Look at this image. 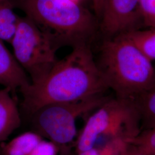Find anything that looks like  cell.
<instances>
[{"label":"cell","mask_w":155,"mask_h":155,"mask_svg":"<svg viewBox=\"0 0 155 155\" xmlns=\"http://www.w3.org/2000/svg\"><path fill=\"white\" fill-rule=\"evenodd\" d=\"M100 67L88 43L72 47V51L43 77L20 89L25 110L33 114L54 104L77 102L101 95L108 90Z\"/></svg>","instance_id":"cell-1"},{"label":"cell","mask_w":155,"mask_h":155,"mask_svg":"<svg viewBox=\"0 0 155 155\" xmlns=\"http://www.w3.org/2000/svg\"><path fill=\"white\" fill-rule=\"evenodd\" d=\"M98 64L117 98L133 100L155 83L152 61L125 35L105 39Z\"/></svg>","instance_id":"cell-2"},{"label":"cell","mask_w":155,"mask_h":155,"mask_svg":"<svg viewBox=\"0 0 155 155\" xmlns=\"http://www.w3.org/2000/svg\"><path fill=\"white\" fill-rule=\"evenodd\" d=\"M20 6L61 47L88 43L97 28V17L68 0H20Z\"/></svg>","instance_id":"cell-3"},{"label":"cell","mask_w":155,"mask_h":155,"mask_svg":"<svg viewBox=\"0 0 155 155\" xmlns=\"http://www.w3.org/2000/svg\"><path fill=\"white\" fill-rule=\"evenodd\" d=\"M140 131V117L134 101L109 97L87 120L76 141V152L94 148L102 136L127 143Z\"/></svg>","instance_id":"cell-4"},{"label":"cell","mask_w":155,"mask_h":155,"mask_svg":"<svg viewBox=\"0 0 155 155\" xmlns=\"http://www.w3.org/2000/svg\"><path fill=\"white\" fill-rule=\"evenodd\" d=\"M13 55L33 82L50 71L58 61L61 46L50 34L28 18L20 17L11 41Z\"/></svg>","instance_id":"cell-5"},{"label":"cell","mask_w":155,"mask_h":155,"mask_svg":"<svg viewBox=\"0 0 155 155\" xmlns=\"http://www.w3.org/2000/svg\"><path fill=\"white\" fill-rule=\"evenodd\" d=\"M109 97L101 95L77 102L45 106L32 114L37 133L61 147L74 141L77 136L78 118L94 110Z\"/></svg>","instance_id":"cell-6"},{"label":"cell","mask_w":155,"mask_h":155,"mask_svg":"<svg viewBox=\"0 0 155 155\" xmlns=\"http://www.w3.org/2000/svg\"><path fill=\"white\" fill-rule=\"evenodd\" d=\"M141 24L139 0H106L100 25L105 39L140 29Z\"/></svg>","instance_id":"cell-7"},{"label":"cell","mask_w":155,"mask_h":155,"mask_svg":"<svg viewBox=\"0 0 155 155\" xmlns=\"http://www.w3.org/2000/svg\"><path fill=\"white\" fill-rule=\"evenodd\" d=\"M30 81L13 54L0 40V84L12 91L27 86Z\"/></svg>","instance_id":"cell-8"},{"label":"cell","mask_w":155,"mask_h":155,"mask_svg":"<svg viewBox=\"0 0 155 155\" xmlns=\"http://www.w3.org/2000/svg\"><path fill=\"white\" fill-rule=\"evenodd\" d=\"M11 92L6 87L0 89V143L6 141L21 124L17 104Z\"/></svg>","instance_id":"cell-9"},{"label":"cell","mask_w":155,"mask_h":155,"mask_svg":"<svg viewBox=\"0 0 155 155\" xmlns=\"http://www.w3.org/2000/svg\"><path fill=\"white\" fill-rule=\"evenodd\" d=\"M41 140L37 132H24L2 145L1 155H28Z\"/></svg>","instance_id":"cell-10"},{"label":"cell","mask_w":155,"mask_h":155,"mask_svg":"<svg viewBox=\"0 0 155 155\" xmlns=\"http://www.w3.org/2000/svg\"><path fill=\"white\" fill-rule=\"evenodd\" d=\"M133 101L140 117L141 130L155 127V83Z\"/></svg>","instance_id":"cell-11"},{"label":"cell","mask_w":155,"mask_h":155,"mask_svg":"<svg viewBox=\"0 0 155 155\" xmlns=\"http://www.w3.org/2000/svg\"><path fill=\"white\" fill-rule=\"evenodd\" d=\"M0 0V40L10 43L16 30L20 17L17 16L12 6Z\"/></svg>","instance_id":"cell-12"},{"label":"cell","mask_w":155,"mask_h":155,"mask_svg":"<svg viewBox=\"0 0 155 155\" xmlns=\"http://www.w3.org/2000/svg\"><path fill=\"white\" fill-rule=\"evenodd\" d=\"M124 35L132 41L150 61H155V28L139 29Z\"/></svg>","instance_id":"cell-13"},{"label":"cell","mask_w":155,"mask_h":155,"mask_svg":"<svg viewBox=\"0 0 155 155\" xmlns=\"http://www.w3.org/2000/svg\"><path fill=\"white\" fill-rule=\"evenodd\" d=\"M127 143L134 146L144 155H155V127L141 130Z\"/></svg>","instance_id":"cell-14"},{"label":"cell","mask_w":155,"mask_h":155,"mask_svg":"<svg viewBox=\"0 0 155 155\" xmlns=\"http://www.w3.org/2000/svg\"><path fill=\"white\" fill-rule=\"evenodd\" d=\"M127 144L122 140L112 139L101 148L94 147L77 153V155H120Z\"/></svg>","instance_id":"cell-15"},{"label":"cell","mask_w":155,"mask_h":155,"mask_svg":"<svg viewBox=\"0 0 155 155\" xmlns=\"http://www.w3.org/2000/svg\"><path fill=\"white\" fill-rule=\"evenodd\" d=\"M139 4L143 25L155 28V0H139Z\"/></svg>","instance_id":"cell-16"},{"label":"cell","mask_w":155,"mask_h":155,"mask_svg":"<svg viewBox=\"0 0 155 155\" xmlns=\"http://www.w3.org/2000/svg\"><path fill=\"white\" fill-rule=\"evenodd\" d=\"M61 147L50 140H43L39 142L28 155H58Z\"/></svg>","instance_id":"cell-17"},{"label":"cell","mask_w":155,"mask_h":155,"mask_svg":"<svg viewBox=\"0 0 155 155\" xmlns=\"http://www.w3.org/2000/svg\"><path fill=\"white\" fill-rule=\"evenodd\" d=\"M91 1H92L93 7L95 16L97 17L98 19L100 20L102 14L106 0H91Z\"/></svg>","instance_id":"cell-18"},{"label":"cell","mask_w":155,"mask_h":155,"mask_svg":"<svg viewBox=\"0 0 155 155\" xmlns=\"http://www.w3.org/2000/svg\"><path fill=\"white\" fill-rule=\"evenodd\" d=\"M120 155H145L140 152L134 146L127 144L121 152Z\"/></svg>","instance_id":"cell-19"},{"label":"cell","mask_w":155,"mask_h":155,"mask_svg":"<svg viewBox=\"0 0 155 155\" xmlns=\"http://www.w3.org/2000/svg\"><path fill=\"white\" fill-rule=\"evenodd\" d=\"M68 1H71V2H73L77 3V4H81V3H82V2L83 1V0H68Z\"/></svg>","instance_id":"cell-20"}]
</instances>
